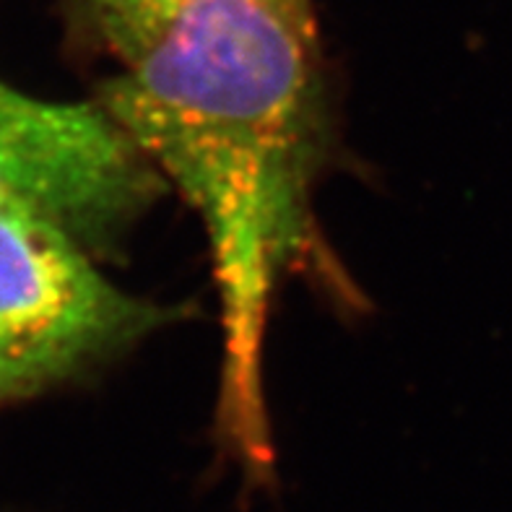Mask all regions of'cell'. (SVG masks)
Segmentation results:
<instances>
[{"mask_svg": "<svg viewBox=\"0 0 512 512\" xmlns=\"http://www.w3.org/2000/svg\"><path fill=\"white\" fill-rule=\"evenodd\" d=\"M318 45L310 0H185L99 89V104L201 216L224 331L219 432L260 481L273 471L268 318L312 240L325 138Z\"/></svg>", "mask_w": 512, "mask_h": 512, "instance_id": "6da1fadb", "label": "cell"}, {"mask_svg": "<svg viewBox=\"0 0 512 512\" xmlns=\"http://www.w3.org/2000/svg\"><path fill=\"white\" fill-rule=\"evenodd\" d=\"M91 45L120 63L136 60L175 19L185 0H63Z\"/></svg>", "mask_w": 512, "mask_h": 512, "instance_id": "277c9868", "label": "cell"}, {"mask_svg": "<svg viewBox=\"0 0 512 512\" xmlns=\"http://www.w3.org/2000/svg\"><path fill=\"white\" fill-rule=\"evenodd\" d=\"M180 312L123 292L58 224L0 214V403L84 375Z\"/></svg>", "mask_w": 512, "mask_h": 512, "instance_id": "7a4b0ae2", "label": "cell"}, {"mask_svg": "<svg viewBox=\"0 0 512 512\" xmlns=\"http://www.w3.org/2000/svg\"><path fill=\"white\" fill-rule=\"evenodd\" d=\"M164 190L159 169L99 102H47L0 81V214L52 221L97 255Z\"/></svg>", "mask_w": 512, "mask_h": 512, "instance_id": "3957f363", "label": "cell"}]
</instances>
